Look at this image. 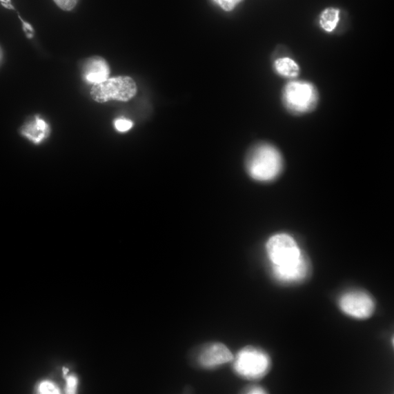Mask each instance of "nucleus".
<instances>
[{"mask_svg":"<svg viewBox=\"0 0 394 394\" xmlns=\"http://www.w3.org/2000/svg\"><path fill=\"white\" fill-rule=\"evenodd\" d=\"M284 167L282 152L269 144H261L249 152L246 168L253 179L260 182H271L277 179Z\"/></svg>","mask_w":394,"mask_h":394,"instance_id":"f257e3e1","label":"nucleus"},{"mask_svg":"<svg viewBox=\"0 0 394 394\" xmlns=\"http://www.w3.org/2000/svg\"><path fill=\"white\" fill-rule=\"evenodd\" d=\"M283 101L290 112L302 115L315 108L319 101V93L316 88L309 82L293 81L285 86Z\"/></svg>","mask_w":394,"mask_h":394,"instance_id":"f03ea898","label":"nucleus"},{"mask_svg":"<svg viewBox=\"0 0 394 394\" xmlns=\"http://www.w3.org/2000/svg\"><path fill=\"white\" fill-rule=\"evenodd\" d=\"M266 250L274 268H286L296 264L305 257L296 240L284 233L271 237L266 243Z\"/></svg>","mask_w":394,"mask_h":394,"instance_id":"7ed1b4c3","label":"nucleus"},{"mask_svg":"<svg viewBox=\"0 0 394 394\" xmlns=\"http://www.w3.org/2000/svg\"><path fill=\"white\" fill-rule=\"evenodd\" d=\"M137 88L135 81L128 76L108 79L92 88V99L99 104L117 100L127 101L137 94Z\"/></svg>","mask_w":394,"mask_h":394,"instance_id":"20e7f679","label":"nucleus"},{"mask_svg":"<svg viewBox=\"0 0 394 394\" xmlns=\"http://www.w3.org/2000/svg\"><path fill=\"white\" fill-rule=\"evenodd\" d=\"M270 359L268 354L253 347H246L237 355L234 370L237 374L249 380L263 377L269 372Z\"/></svg>","mask_w":394,"mask_h":394,"instance_id":"39448f33","label":"nucleus"},{"mask_svg":"<svg viewBox=\"0 0 394 394\" xmlns=\"http://www.w3.org/2000/svg\"><path fill=\"white\" fill-rule=\"evenodd\" d=\"M339 308L346 315L357 319H366L375 311L373 299L363 291L354 290L343 295L339 301Z\"/></svg>","mask_w":394,"mask_h":394,"instance_id":"423d86ee","label":"nucleus"},{"mask_svg":"<svg viewBox=\"0 0 394 394\" xmlns=\"http://www.w3.org/2000/svg\"><path fill=\"white\" fill-rule=\"evenodd\" d=\"M233 360V355L221 343H213L201 351L199 357V364L204 368H211L221 366Z\"/></svg>","mask_w":394,"mask_h":394,"instance_id":"0eeeda50","label":"nucleus"},{"mask_svg":"<svg viewBox=\"0 0 394 394\" xmlns=\"http://www.w3.org/2000/svg\"><path fill=\"white\" fill-rule=\"evenodd\" d=\"M310 271V263L305 256L299 263L286 266V268H274L272 273L278 282L285 284L297 283L306 277Z\"/></svg>","mask_w":394,"mask_h":394,"instance_id":"6e6552de","label":"nucleus"},{"mask_svg":"<svg viewBox=\"0 0 394 394\" xmlns=\"http://www.w3.org/2000/svg\"><path fill=\"white\" fill-rule=\"evenodd\" d=\"M110 70L108 62L99 57L86 61L83 68L84 79L92 84H98L108 79Z\"/></svg>","mask_w":394,"mask_h":394,"instance_id":"1a4fd4ad","label":"nucleus"},{"mask_svg":"<svg viewBox=\"0 0 394 394\" xmlns=\"http://www.w3.org/2000/svg\"><path fill=\"white\" fill-rule=\"evenodd\" d=\"M21 134L35 144H41L50 135V126L39 117L25 124L21 130Z\"/></svg>","mask_w":394,"mask_h":394,"instance_id":"9d476101","label":"nucleus"},{"mask_svg":"<svg viewBox=\"0 0 394 394\" xmlns=\"http://www.w3.org/2000/svg\"><path fill=\"white\" fill-rule=\"evenodd\" d=\"M274 68L278 75L288 79L297 78L300 71L298 63L288 57L277 59L275 61Z\"/></svg>","mask_w":394,"mask_h":394,"instance_id":"9b49d317","label":"nucleus"},{"mask_svg":"<svg viewBox=\"0 0 394 394\" xmlns=\"http://www.w3.org/2000/svg\"><path fill=\"white\" fill-rule=\"evenodd\" d=\"M339 21V10L334 8H326L320 17V26L326 32H333Z\"/></svg>","mask_w":394,"mask_h":394,"instance_id":"f8f14e48","label":"nucleus"},{"mask_svg":"<svg viewBox=\"0 0 394 394\" xmlns=\"http://www.w3.org/2000/svg\"><path fill=\"white\" fill-rule=\"evenodd\" d=\"M212 3L219 6L226 12L233 11L244 0H210Z\"/></svg>","mask_w":394,"mask_h":394,"instance_id":"ddd939ff","label":"nucleus"},{"mask_svg":"<svg viewBox=\"0 0 394 394\" xmlns=\"http://www.w3.org/2000/svg\"><path fill=\"white\" fill-rule=\"evenodd\" d=\"M114 126L118 132H126L132 128L133 123L129 119L120 118L114 121Z\"/></svg>","mask_w":394,"mask_h":394,"instance_id":"4468645a","label":"nucleus"},{"mask_svg":"<svg viewBox=\"0 0 394 394\" xmlns=\"http://www.w3.org/2000/svg\"><path fill=\"white\" fill-rule=\"evenodd\" d=\"M39 391L43 394H56L59 393V389L57 386L50 381H44L40 386Z\"/></svg>","mask_w":394,"mask_h":394,"instance_id":"2eb2a0df","label":"nucleus"},{"mask_svg":"<svg viewBox=\"0 0 394 394\" xmlns=\"http://www.w3.org/2000/svg\"><path fill=\"white\" fill-rule=\"evenodd\" d=\"M55 2L61 9L69 11L77 5L79 0H55Z\"/></svg>","mask_w":394,"mask_h":394,"instance_id":"dca6fc26","label":"nucleus"},{"mask_svg":"<svg viewBox=\"0 0 394 394\" xmlns=\"http://www.w3.org/2000/svg\"><path fill=\"white\" fill-rule=\"evenodd\" d=\"M78 386V379L76 378L75 376H70L67 378V388H66V393H75L76 390H77Z\"/></svg>","mask_w":394,"mask_h":394,"instance_id":"f3484780","label":"nucleus"},{"mask_svg":"<svg viewBox=\"0 0 394 394\" xmlns=\"http://www.w3.org/2000/svg\"><path fill=\"white\" fill-rule=\"evenodd\" d=\"M248 393L259 394L266 393L265 390L261 387H253L248 391Z\"/></svg>","mask_w":394,"mask_h":394,"instance_id":"a211bd4d","label":"nucleus"},{"mask_svg":"<svg viewBox=\"0 0 394 394\" xmlns=\"http://www.w3.org/2000/svg\"><path fill=\"white\" fill-rule=\"evenodd\" d=\"M0 3L7 8L14 9V6H12L10 0H0Z\"/></svg>","mask_w":394,"mask_h":394,"instance_id":"6ab92c4d","label":"nucleus"},{"mask_svg":"<svg viewBox=\"0 0 394 394\" xmlns=\"http://www.w3.org/2000/svg\"><path fill=\"white\" fill-rule=\"evenodd\" d=\"M63 375H66L69 371L68 370V368H63Z\"/></svg>","mask_w":394,"mask_h":394,"instance_id":"aec40b11","label":"nucleus"},{"mask_svg":"<svg viewBox=\"0 0 394 394\" xmlns=\"http://www.w3.org/2000/svg\"><path fill=\"white\" fill-rule=\"evenodd\" d=\"M2 58V52H1V49H0V60H1Z\"/></svg>","mask_w":394,"mask_h":394,"instance_id":"412c9836","label":"nucleus"}]
</instances>
